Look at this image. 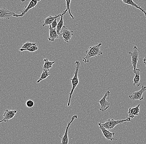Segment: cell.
Here are the masks:
<instances>
[{
	"label": "cell",
	"instance_id": "obj_1",
	"mask_svg": "<svg viewBox=\"0 0 146 144\" xmlns=\"http://www.w3.org/2000/svg\"><path fill=\"white\" fill-rule=\"evenodd\" d=\"M102 45V43L100 42L97 45L90 46L86 51V56L83 57V62L85 63H89L91 58L95 57L97 58L98 56L102 55L103 52L100 49V47Z\"/></svg>",
	"mask_w": 146,
	"mask_h": 144
},
{
	"label": "cell",
	"instance_id": "obj_2",
	"mask_svg": "<svg viewBox=\"0 0 146 144\" xmlns=\"http://www.w3.org/2000/svg\"><path fill=\"white\" fill-rule=\"evenodd\" d=\"M75 64L76 66L75 71L74 73V76L72 79H71V82H72V88L71 89V92L69 93V99L68 104H67V106H70V104H71V99L72 97V95L75 89L77 87L79 84V79L78 78V73L79 72V68H80V62L78 61H76L75 63Z\"/></svg>",
	"mask_w": 146,
	"mask_h": 144
},
{
	"label": "cell",
	"instance_id": "obj_3",
	"mask_svg": "<svg viewBox=\"0 0 146 144\" xmlns=\"http://www.w3.org/2000/svg\"><path fill=\"white\" fill-rule=\"evenodd\" d=\"M131 118L129 117L126 119L120 120H115L113 119H110L107 120L105 123H102V124L105 128L108 130L113 129L116 126L119 124H121L126 122H130Z\"/></svg>",
	"mask_w": 146,
	"mask_h": 144
},
{
	"label": "cell",
	"instance_id": "obj_4",
	"mask_svg": "<svg viewBox=\"0 0 146 144\" xmlns=\"http://www.w3.org/2000/svg\"><path fill=\"white\" fill-rule=\"evenodd\" d=\"M133 52H129V55L131 56L132 58L131 63H132L133 71H135L137 69V66L139 60V53H140L139 50L137 46H135L133 48Z\"/></svg>",
	"mask_w": 146,
	"mask_h": 144
},
{
	"label": "cell",
	"instance_id": "obj_5",
	"mask_svg": "<svg viewBox=\"0 0 146 144\" xmlns=\"http://www.w3.org/2000/svg\"><path fill=\"white\" fill-rule=\"evenodd\" d=\"M110 92L109 91H106L103 98L98 101L100 106V110L102 112H105L110 107L111 104L107 101V98H109Z\"/></svg>",
	"mask_w": 146,
	"mask_h": 144
},
{
	"label": "cell",
	"instance_id": "obj_6",
	"mask_svg": "<svg viewBox=\"0 0 146 144\" xmlns=\"http://www.w3.org/2000/svg\"><path fill=\"white\" fill-rule=\"evenodd\" d=\"M146 91V86L142 85L140 90L133 93L131 95H129V97L132 101H142L144 99L143 94Z\"/></svg>",
	"mask_w": 146,
	"mask_h": 144
},
{
	"label": "cell",
	"instance_id": "obj_7",
	"mask_svg": "<svg viewBox=\"0 0 146 144\" xmlns=\"http://www.w3.org/2000/svg\"><path fill=\"white\" fill-rule=\"evenodd\" d=\"M98 125L99 126V128L101 130L107 140L113 141V140H117V139H115L113 137L115 135V133H111L109 130L105 128L102 124V122L101 121H100V123H98Z\"/></svg>",
	"mask_w": 146,
	"mask_h": 144
},
{
	"label": "cell",
	"instance_id": "obj_8",
	"mask_svg": "<svg viewBox=\"0 0 146 144\" xmlns=\"http://www.w3.org/2000/svg\"><path fill=\"white\" fill-rule=\"evenodd\" d=\"M73 33L74 31H70L66 26H63L60 31V35L66 42L68 43L73 36Z\"/></svg>",
	"mask_w": 146,
	"mask_h": 144
},
{
	"label": "cell",
	"instance_id": "obj_9",
	"mask_svg": "<svg viewBox=\"0 0 146 144\" xmlns=\"http://www.w3.org/2000/svg\"><path fill=\"white\" fill-rule=\"evenodd\" d=\"M41 0H31L29 4H28V6L25 8V9L23 11L19 10V11L21 12V14H16L14 15L13 17H16V18H21V17H23L24 15H25L27 12L33 8H34L35 7H36V5L38 3V2L40 1Z\"/></svg>",
	"mask_w": 146,
	"mask_h": 144
},
{
	"label": "cell",
	"instance_id": "obj_10",
	"mask_svg": "<svg viewBox=\"0 0 146 144\" xmlns=\"http://www.w3.org/2000/svg\"><path fill=\"white\" fill-rule=\"evenodd\" d=\"M77 118L78 116L77 115H74V116L72 117L71 121L68 122L67 127H66L64 135V136H62L61 135H59V137H60V138L62 139V143H61L62 144H68V129H69L70 125L72 124V123H73L74 120L75 119H77Z\"/></svg>",
	"mask_w": 146,
	"mask_h": 144
},
{
	"label": "cell",
	"instance_id": "obj_11",
	"mask_svg": "<svg viewBox=\"0 0 146 144\" xmlns=\"http://www.w3.org/2000/svg\"><path fill=\"white\" fill-rule=\"evenodd\" d=\"M18 112L17 110H5L3 114V118L2 120L0 121V123L2 122H7L11 120L14 117L16 113Z\"/></svg>",
	"mask_w": 146,
	"mask_h": 144
},
{
	"label": "cell",
	"instance_id": "obj_12",
	"mask_svg": "<svg viewBox=\"0 0 146 144\" xmlns=\"http://www.w3.org/2000/svg\"><path fill=\"white\" fill-rule=\"evenodd\" d=\"M16 14V13L11 11L6 8H0V19H9L11 17H13L14 15Z\"/></svg>",
	"mask_w": 146,
	"mask_h": 144
},
{
	"label": "cell",
	"instance_id": "obj_13",
	"mask_svg": "<svg viewBox=\"0 0 146 144\" xmlns=\"http://www.w3.org/2000/svg\"><path fill=\"white\" fill-rule=\"evenodd\" d=\"M67 11H68V10L66 9V10L64 11V12L62 14L55 15V16L49 15L48 17L44 19V23L42 25V27H44V26H46V25H50L56 19H57V18H59V17H61L62 15H64Z\"/></svg>",
	"mask_w": 146,
	"mask_h": 144
},
{
	"label": "cell",
	"instance_id": "obj_14",
	"mask_svg": "<svg viewBox=\"0 0 146 144\" xmlns=\"http://www.w3.org/2000/svg\"><path fill=\"white\" fill-rule=\"evenodd\" d=\"M49 37H48V41L50 42H54L56 39L59 38V35L57 33L56 28H53L51 25H49Z\"/></svg>",
	"mask_w": 146,
	"mask_h": 144
},
{
	"label": "cell",
	"instance_id": "obj_15",
	"mask_svg": "<svg viewBox=\"0 0 146 144\" xmlns=\"http://www.w3.org/2000/svg\"><path fill=\"white\" fill-rule=\"evenodd\" d=\"M132 72L135 74V77H134L133 80V86L139 87L140 86V84H141V82H140L141 70L137 69L135 71H132Z\"/></svg>",
	"mask_w": 146,
	"mask_h": 144
},
{
	"label": "cell",
	"instance_id": "obj_16",
	"mask_svg": "<svg viewBox=\"0 0 146 144\" xmlns=\"http://www.w3.org/2000/svg\"><path fill=\"white\" fill-rule=\"evenodd\" d=\"M121 1H122L123 3H125V4L131 5V6H132V7H134V8H136V9H138L141 11V12L144 13V15H145V16L146 18V11L143 9L142 7H141V5H137L136 3H135L134 1H133V0H121Z\"/></svg>",
	"mask_w": 146,
	"mask_h": 144
},
{
	"label": "cell",
	"instance_id": "obj_17",
	"mask_svg": "<svg viewBox=\"0 0 146 144\" xmlns=\"http://www.w3.org/2000/svg\"><path fill=\"white\" fill-rule=\"evenodd\" d=\"M140 105L139 104L136 107L129 108L128 113L130 118H133L139 115V113L140 111Z\"/></svg>",
	"mask_w": 146,
	"mask_h": 144
},
{
	"label": "cell",
	"instance_id": "obj_18",
	"mask_svg": "<svg viewBox=\"0 0 146 144\" xmlns=\"http://www.w3.org/2000/svg\"><path fill=\"white\" fill-rule=\"evenodd\" d=\"M44 62L43 66V70H50V69L52 68L53 65L55 63V61H50L48 60L47 58H44L43 60Z\"/></svg>",
	"mask_w": 146,
	"mask_h": 144
},
{
	"label": "cell",
	"instance_id": "obj_19",
	"mask_svg": "<svg viewBox=\"0 0 146 144\" xmlns=\"http://www.w3.org/2000/svg\"><path fill=\"white\" fill-rule=\"evenodd\" d=\"M50 72H49V70H43V72L42 74H41L40 77V79L37 80L36 83H40L41 81L46 79L49 76H50Z\"/></svg>",
	"mask_w": 146,
	"mask_h": 144
},
{
	"label": "cell",
	"instance_id": "obj_20",
	"mask_svg": "<svg viewBox=\"0 0 146 144\" xmlns=\"http://www.w3.org/2000/svg\"><path fill=\"white\" fill-rule=\"evenodd\" d=\"M64 15H62L61 17V19L57 24V27H56V31H57L58 34L60 35V31L62 28L63 26H64V21L63 19Z\"/></svg>",
	"mask_w": 146,
	"mask_h": 144
},
{
	"label": "cell",
	"instance_id": "obj_21",
	"mask_svg": "<svg viewBox=\"0 0 146 144\" xmlns=\"http://www.w3.org/2000/svg\"><path fill=\"white\" fill-rule=\"evenodd\" d=\"M38 49V44H35V45H33V46H31L30 48H28V49H23L20 48L19 49V51L20 52H23V51H28L30 52H35L37 51Z\"/></svg>",
	"mask_w": 146,
	"mask_h": 144
},
{
	"label": "cell",
	"instance_id": "obj_22",
	"mask_svg": "<svg viewBox=\"0 0 146 144\" xmlns=\"http://www.w3.org/2000/svg\"><path fill=\"white\" fill-rule=\"evenodd\" d=\"M66 2V9L68 10V13H69V15L71 16V18L73 20L74 19V17L73 16L71 13V10H70V4H71V1L72 0H65Z\"/></svg>",
	"mask_w": 146,
	"mask_h": 144
},
{
	"label": "cell",
	"instance_id": "obj_23",
	"mask_svg": "<svg viewBox=\"0 0 146 144\" xmlns=\"http://www.w3.org/2000/svg\"><path fill=\"white\" fill-rule=\"evenodd\" d=\"M37 44L35 43H32L31 42H26L22 46V47L21 48V49H28V48H30L31 46H33V45H35Z\"/></svg>",
	"mask_w": 146,
	"mask_h": 144
},
{
	"label": "cell",
	"instance_id": "obj_24",
	"mask_svg": "<svg viewBox=\"0 0 146 144\" xmlns=\"http://www.w3.org/2000/svg\"><path fill=\"white\" fill-rule=\"evenodd\" d=\"M34 105V102L31 100H27L26 102V106L28 108H32Z\"/></svg>",
	"mask_w": 146,
	"mask_h": 144
},
{
	"label": "cell",
	"instance_id": "obj_25",
	"mask_svg": "<svg viewBox=\"0 0 146 144\" xmlns=\"http://www.w3.org/2000/svg\"><path fill=\"white\" fill-rule=\"evenodd\" d=\"M57 24L58 23H57V19H56L50 25L53 28H56L57 27Z\"/></svg>",
	"mask_w": 146,
	"mask_h": 144
},
{
	"label": "cell",
	"instance_id": "obj_26",
	"mask_svg": "<svg viewBox=\"0 0 146 144\" xmlns=\"http://www.w3.org/2000/svg\"><path fill=\"white\" fill-rule=\"evenodd\" d=\"M143 61H145V62H146V56L144 58L143 60Z\"/></svg>",
	"mask_w": 146,
	"mask_h": 144
},
{
	"label": "cell",
	"instance_id": "obj_27",
	"mask_svg": "<svg viewBox=\"0 0 146 144\" xmlns=\"http://www.w3.org/2000/svg\"><path fill=\"white\" fill-rule=\"evenodd\" d=\"M144 63L145 64V66L146 67V62H145V61H144Z\"/></svg>",
	"mask_w": 146,
	"mask_h": 144
},
{
	"label": "cell",
	"instance_id": "obj_28",
	"mask_svg": "<svg viewBox=\"0 0 146 144\" xmlns=\"http://www.w3.org/2000/svg\"><path fill=\"white\" fill-rule=\"evenodd\" d=\"M21 1L22 2H24L25 1V0H21Z\"/></svg>",
	"mask_w": 146,
	"mask_h": 144
}]
</instances>
